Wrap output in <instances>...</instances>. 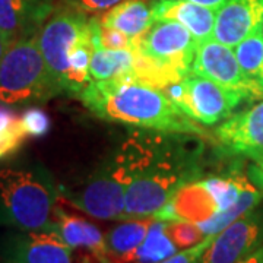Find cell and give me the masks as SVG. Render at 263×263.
Wrapping results in <instances>:
<instances>
[{"label": "cell", "instance_id": "cell-1", "mask_svg": "<svg viewBox=\"0 0 263 263\" xmlns=\"http://www.w3.org/2000/svg\"><path fill=\"white\" fill-rule=\"evenodd\" d=\"M202 155L199 135L132 133L114 154L127 183L124 219L155 218L180 187L200 180Z\"/></svg>", "mask_w": 263, "mask_h": 263}, {"label": "cell", "instance_id": "cell-2", "mask_svg": "<svg viewBox=\"0 0 263 263\" xmlns=\"http://www.w3.org/2000/svg\"><path fill=\"white\" fill-rule=\"evenodd\" d=\"M76 98L105 122L145 130L208 136L206 130L176 107L161 89L132 78L92 81Z\"/></svg>", "mask_w": 263, "mask_h": 263}, {"label": "cell", "instance_id": "cell-3", "mask_svg": "<svg viewBox=\"0 0 263 263\" xmlns=\"http://www.w3.org/2000/svg\"><path fill=\"white\" fill-rule=\"evenodd\" d=\"M60 190L41 165L0 170V224L19 231H51Z\"/></svg>", "mask_w": 263, "mask_h": 263}, {"label": "cell", "instance_id": "cell-4", "mask_svg": "<svg viewBox=\"0 0 263 263\" xmlns=\"http://www.w3.org/2000/svg\"><path fill=\"white\" fill-rule=\"evenodd\" d=\"M38 34L15 41L0 62V104L46 103L62 94L38 46Z\"/></svg>", "mask_w": 263, "mask_h": 263}, {"label": "cell", "instance_id": "cell-5", "mask_svg": "<svg viewBox=\"0 0 263 263\" xmlns=\"http://www.w3.org/2000/svg\"><path fill=\"white\" fill-rule=\"evenodd\" d=\"M97 21V16L59 3L38 32L40 50L62 94H65L69 59L84 40L91 37Z\"/></svg>", "mask_w": 263, "mask_h": 263}, {"label": "cell", "instance_id": "cell-6", "mask_svg": "<svg viewBox=\"0 0 263 263\" xmlns=\"http://www.w3.org/2000/svg\"><path fill=\"white\" fill-rule=\"evenodd\" d=\"M127 183L116 160L110 158L73 186L59 187L60 195L76 209L98 219H124Z\"/></svg>", "mask_w": 263, "mask_h": 263}, {"label": "cell", "instance_id": "cell-7", "mask_svg": "<svg viewBox=\"0 0 263 263\" xmlns=\"http://www.w3.org/2000/svg\"><path fill=\"white\" fill-rule=\"evenodd\" d=\"M197 43L176 21H155L148 32L135 40V50L161 69L176 84L192 72Z\"/></svg>", "mask_w": 263, "mask_h": 263}, {"label": "cell", "instance_id": "cell-8", "mask_svg": "<svg viewBox=\"0 0 263 263\" xmlns=\"http://www.w3.org/2000/svg\"><path fill=\"white\" fill-rule=\"evenodd\" d=\"M2 263H95L94 256L63 241L54 231H16L0 243Z\"/></svg>", "mask_w": 263, "mask_h": 263}, {"label": "cell", "instance_id": "cell-9", "mask_svg": "<svg viewBox=\"0 0 263 263\" xmlns=\"http://www.w3.org/2000/svg\"><path fill=\"white\" fill-rule=\"evenodd\" d=\"M183 84L186 89L183 113L205 126L228 119L235 107L246 101L241 92L192 72L183 78Z\"/></svg>", "mask_w": 263, "mask_h": 263}, {"label": "cell", "instance_id": "cell-10", "mask_svg": "<svg viewBox=\"0 0 263 263\" xmlns=\"http://www.w3.org/2000/svg\"><path fill=\"white\" fill-rule=\"evenodd\" d=\"M263 246V214L250 211L219 231L200 263H237Z\"/></svg>", "mask_w": 263, "mask_h": 263}, {"label": "cell", "instance_id": "cell-11", "mask_svg": "<svg viewBox=\"0 0 263 263\" xmlns=\"http://www.w3.org/2000/svg\"><path fill=\"white\" fill-rule=\"evenodd\" d=\"M192 73L205 76L227 88L241 92L246 101L254 100L252 88L235 57V51H233L230 46H226L214 38L197 44L192 63Z\"/></svg>", "mask_w": 263, "mask_h": 263}, {"label": "cell", "instance_id": "cell-12", "mask_svg": "<svg viewBox=\"0 0 263 263\" xmlns=\"http://www.w3.org/2000/svg\"><path fill=\"white\" fill-rule=\"evenodd\" d=\"M218 143L230 154L263 162V101L233 114L215 130Z\"/></svg>", "mask_w": 263, "mask_h": 263}, {"label": "cell", "instance_id": "cell-13", "mask_svg": "<svg viewBox=\"0 0 263 263\" xmlns=\"http://www.w3.org/2000/svg\"><path fill=\"white\" fill-rule=\"evenodd\" d=\"M54 8L53 0H0V31L12 44L34 37Z\"/></svg>", "mask_w": 263, "mask_h": 263}, {"label": "cell", "instance_id": "cell-14", "mask_svg": "<svg viewBox=\"0 0 263 263\" xmlns=\"http://www.w3.org/2000/svg\"><path fill=\"white\" fill-rule=\"evenodd\" d=\"M263 24V0H227L216 12L214 40L235 47Z\"/></svg>", "mask_w": 263, "mask_h": 263}, {"label": "cell", "instance_id": "cell-15", "mask_svg": "<svg viewBox=\"0 0 263 263\" xmlns=\"http://www.w3.org/2000/svg\"><path fill=\"white\" fill-rule=\"evenodd\" d=\"M218 212L219 206L214 196L205 187L202 180H197L180 187L155 218L164 221L179 219L200 226L212 219Z\"/></svg>", "mask_w": 263, "mask_h": 263}, {"label": "cell", "instance_id": "cell-16", "mask_svg": "<svg viewBox=\"0 0 263 263\" xmlns=\"http://www.w3.org/2000/svg\"><path fill=\"white\" fill-rule=\"evenodd\" d=\"M216 12L186 0H157L152 3L155 21H176L195 37L197 44L214 38Z\"/></svg>", "mask_w": 263, "mask_h": 263}, {"label": "cell", "instance_id": "cell-17", "mask_svg": "<svg viewBox=\"0 0 263 263\" xmlns=\"http://www.w3.org/2000/svg\"><path fill=\"white\" fill-rule=\"evenodd\" d=\"M69 246L91 253L100 263H113L108 257L105 235L85 218L72 215L62 206H56L53 230Z\"/></svg>", "mask_w": 263, "mask_h": 263}, {"label": "cell", "instance_id": "cell-18", "mask_svg": "<svg viewBox=\"0 0 263 263\" xmlns=\"http://www.w3.org/2000/svg\"><path fill=\"white\" fill-rule=\"evenodd\" d=\"M101 27L113 28L133 40L142 38L154 25L152 6L145 0H124L107 10L100 18Z\"/></svg>", "mask_w": 263, "mask_h": 263}, {"label": "cell", "instance_id": "cell-19", "mask_svg": "<svg viewBox=\"0 0 263 263\" xmlns=\"http://www.w3.org/2000/svg\"><path fill=\"white\" fill-rule=\"evenodd\" d=\"M154 219V216L124 219V222L114 226L105 234V245L110 260L113 263H124L126 257L133 253L145 240Z\"/></svg>", "mask_w": 263, "mask_h": 263}, {"label": "cell", "instance_id": "cell-20", "mask_svg": "<svg viewBox=\"0 0 263 263\" xmlns=\"http://www.w3.org/2000/svg\"><path fill=\"white\" fill-rule=\"evenodd\" d=\"M133 50H110L103 47L101 34L95 38L89 75L92 81H111L133 76Z\"/></svg>", "mask_w": 263, "mask_h": 263}, {"label": "cell", "instance_id": "cell-21", "mask_svg": "<svg viewBox=\"0 0 263 263\" xmlns=\"http://www.w3.org/2000/svg\"><path fill=\"white\" fill-rule=\"evenodd\" d=\"M235 57L252 88L254 100L263 98V29L259 27L235 46Z\"/></svg>", "mask_w": 263, "mask_h": 263}, {"label": "cell", "instance_id": "cell-22", "mask_svg": "<svg viewBox=\"0 0 263 263\" xmlns=\"http://www.w3.org/2000/svg\"><path fill=\"white\" fill-rule=\"evenodd\" d=\"M165 226L167 221L155 218L145 240L133 253L126 257L124 263H158L177 253L179 249L171 241L165 231Z\"/></svg>", "mask_w": 263, "mask_h": 263}, {"label": "cell", "instance_id": "cell-23", "mask_svg": "<svg viewBox=\"0 0 263 263\" xmlns=\"http://www.w3.org/2000/svg\"><path fill=\"white\" fill-rule=\"evenodd\" d=\"M263 193L260 189L254 186L250 180H246L240 199L235 202L231 208H228L226 211L218 212L212 219H209L206 222L200 224V228L203 230V233L206 235H216L219 231H222L226 227H228L231 222H234L235 219H238L240 216H243L247 212L253 211L254 208L259 205V202L262 200Z\"/></svg>", "mask_w": 263, "mask_h": 263}, {"label": "cell", "instance_id": "cell-24", "mask_svg": "<svg viewBox=\"0 0 263 263\" xmlns=\"http://www.w3.org/2000/svg\"><path fill=\"white\" fill-rule=\"evenodd\" d=\"M28 138L21 116L0 105V161L15 155Z\"/></svg>", "mask_w": 263, "mask_h": 263}, {"label": "cell", "instance_id": "cell-25", "mask_svg": "<svg viewBox=\"0 0 263 263\" xmlns=\"http://www.w3.org/2000/svg\"><path fill=\"white\" fill-rule=\"evenodd\" d=\"M247 177L243 174H233L230 177H208L202 180L205 187L216 200L219 212L231 208L240 199Z\"/></svg>", "mask_w": 263, "mask_h": 263}, {"label": "cell", "instance_id": "cell-26", "mask_svg": "<svg viewBox=\"0 0 263 263\" xmlns=\"http://www.w3.org/2000/svg\"><path fill=\"white\" fill-rule=\"evenodd\" d=\"M165 231L179 250L190 249L203 241L208 235L197 224L187 221H167Z\"/></svg>", "mask_w": 263, "mask_h": 263}, {"label": "cell", "instance_id": "cell-27", "mask_svg": "<svg viewBox=\"0 0 263 263\" xmlns=\"http://www.w3.org/2000/svg\"><path fill=\"white\" fill-rule=\"evenodd\" d=\"M22 124L25 127V130L31 138H40L44 136L50 130V119L46 111H43L41 108L37 107H31L28 110H25L22 116Z\"/></svg>", "mask_w": 263, "mask_h": 263}, {"label": "cell", "instance_id": "cell-28", "mask_svg": "<svg viewBox=\"0 0 263 263\" xmlns=\"http://www.w3.org/2000/svg\"><path fill=\"white\" fill-rule=\"evenodd\" d=\"M122 2L124 0H62L60 3L70 6L82 13H86L89 16H95L100 13H105L107 10H110Z\"/></svg>", "mask_w": 263, "mask_h": 263}, {"label": "cell", "instance_id": "cell-29", "mask_svg": "<svg viewBox=\"0 0 263 263\" xmlns=\"http://www.w3.org/2000/svg\"><path fill=\"white\" fill-rule=\"evenodd\" d=\"M215 235H208L206 238L203 241H200L199 245L193 246L190 249H184V250H180L176 254L170 256L168 259L165 260H161L158 263H200V259L205 253L211 241L214 240Z\"/></svg>", "mask_w": 263, "mask_h": 263}, {"label": "cell", "instance_id": "cell-30", "mask_svg": "<svg viewBox=\"0 0 263 263\" xmlns=\"http://www.w3.org/2000/svg\"><path fill=\"white\" fill-rule=\"evenodd\" d=\"M101 44L110 50H133L135 40L117 29L101 27Z\"/></svg>", "mask_w": 263, "mask_h": 263}, {"label": "cell", "instance_id": "cell-31", "mask_svg": "<svg viewBox=\"0 0 263 263\" xmlns=\"http://www.w3.org/2000/svg\"><path fill=\"white\" fill-rule=\"evenodd\" d=\"M237 263H263V246L256 249L250 254H247L246 257H243L241 260H238Z\"/></svg>", "mask_w": 263, "mask_h": 263}, {"label": "cell", "instance_id": "cell-32", "mask_svg": "<svg viewBox=\"0 0 263 263\" xmlns=\"http://www.w3.org/2000/svg\"><path fill=\"white\" fill-rule=\"evenodd\" d=\"M186 2H192V3H196V5H200V6H205V8H209V9L219 10L227 0H186Z\"/></svg>", "mask_w": 263, "mask_h": 263}, {"label": "cell", "instance_id": "cell-33", "mask_svg": "<svg viewBox=\"0 0 263 263\" xmlns=\"http://www.w3.org/2000/svg\"><path fill=\"white\" fill-rule=\"evenodd\" d=\"M12 46V43H10L8 37L0 31V62L3 60V57L6 54V51H8V48Z\"/></svg>", "mask_w": 263, "mask_h": 263}, {"label": "cell", "instance_id": "cell-34", "mask_svg": "<svg viewBox=\"0 0 263 263\" xmlns=\"http://www.w3.org/2000/svg\"><path fill=\"white\" fill-rule=\"evenodd\" d=\"M253 179L263 189V167L256 165V170H253Z\"/></svg>", "mask_w": 263, "mask_h": 263}, {"label": "cell", "instance_id": "cell-35", "mask_svg": "<svg viewBox=\"0 0 263 263\" xmlns=\"http://www.w3.org/2000/svg\"><path fill=\"white\" fill-rule=\"evenodd\" d=\"M256 165H259V167H263V162H262V164H256Z\"/></svg>", "mask_w": 263, "mask_h": 263}, {"label": "cell", "instance_id": "cell-36", "mask_svg": "<svg viewBox=\"0 0 263 263\" xmlns=\"http://www.w3.org/2000/svg\"><path fill=\"white\" fill-rule=\"evenodd\" d=\"M262 29H263V24H262Z\"/></svg>", "mask_w": 263, "mask_h": 263}]
</instances>
